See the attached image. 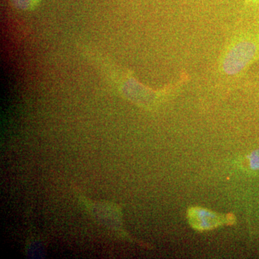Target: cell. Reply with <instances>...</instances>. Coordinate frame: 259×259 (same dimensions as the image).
<instances>
[{"label": "cell", "mask_w": 259, "mask_h": 259, "mask_svg": "<svg viewBox=\"0 0 259 259\" xmlns=\"http://www.w3.org/2000/svg\"><path fill=\"white\" fill-rule=\"evenodd\" d=\"M255 0H245V5H248L250 4V3H253Z\"/></svg>", "instance_id": "5b68a950"}, {"label": "cell", "mask_w": 259, "mask_h": 259, "mask_svg": "<svg viewBox=\"0 0 259 259\" xmlns=\"http://www.w3.org/2000/svg\"><path fill=\"white\" fill-rule=\"evenodd\" d=\"M13 4L18 7L20 9H31L32 7L35 6L37 0H12Z\"/></svg>", "instance_id": "3957f363"}, {"label": "cell", "mask_w": 259, "mask_h": 259, "mask_svg": "<svg viewBox=\"0 0 259 259\" xmlns=\"http://www.w3.org/2000/svg\"><path fill=\"white\" fill-rule=\"evenodd\" d=\"M259 59V29L247 32L232 42L223 56L221 68L228 75H236Z\"/></svg>", "instance_id": "6da1fadb"}, {"label": "cell", "mask_w": 259, "mask_h": 259, "mask_svg": "<svg viewBox=\"0 0 259 259\" xmlns=\"http://www.w3.org/2000/svg\"><path fill=\"white\" fill-rule=\"evenodd\" d=\"M250 165L253 169L259 170V149L253 151L250 155Z\"/></svg>", "instance_id": "277c9868"}, {"label": "cell", "mask_w": 259, "mask_h": 259, "mask_svg": "<svg viewBox=\"0 0 259 259\" xmlns=\"http://www.w3.org/2000/svg\"><path fill=\"white\" fill-rule=\"evenodd\" d=\"M191 223L198 229H209L218 226L219 218L215 214L202 209H194L190 212Z\"/></svg>", "instance_id": "7a4b0ae2"}]
</instances>
